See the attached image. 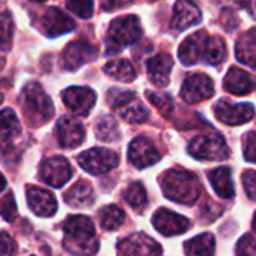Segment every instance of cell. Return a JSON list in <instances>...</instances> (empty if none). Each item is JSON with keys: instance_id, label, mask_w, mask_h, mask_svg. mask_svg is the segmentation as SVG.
<instances>
[{"instance_id": "6da1fadb", "label": "cell", "mask_w": 256, "mask_h": 256, "mask_svg": "<svg viewBox=\"0 0 256 256\" xmlns=\"http://www.w3.org/2000/svg\"><path fill=\"white\" fill-rule=\"evenodd\" d=\"M64 247L77 256L95 254L100 242L94 222L86 216H71L64 222Z\"/></svg>"}, {"instance_id": "7a4b0ae2", "label": "cell", "mask_w": 256, "mask_h": 256, "mask_svg": "<svg viewBox=\"0 0 256 256\" xmlns=\"http://www.w3.org/2000/svg\"><path fill=\"white\" fill-rule=\"evenodd\" d=\"M162 190L164 196L182 205H193L202 192L198 176L188 170L172 169L162 176Z\"/></svg>"}, {"instance_id": "3957f363", "label": "cell", "mask_w": 256, "mask_h": 256, "mask_svg": "<svg viewBox=\"0 0 256 256\" xmlns=\"http://www.w3.org/2000/svg\"><path fill=\"white\" fill-rule=\"evenodd\" d=\"M20 102L24 110V116L32 125H42L53 118V102L40 83L32 82L26 84L22 92Z\"/></svg>"}, {"instance_id": "277c9868", "label": "cell", "mask_w": 256, "mask_h": 256, "mask_svg": "<svg viewBox=\"0 0 256 256\" xmlns=\"http://www.w3.org/2000/svg\"><path fill=\"white\" fill-rule=\"evenodd\" d=\"M142 34V24L136 16H124L110 23L107 38L113 52H118L122 47L138 42Z\"/></svg>"}, {"instance_id": "5b68a950", "label": "cell", "mask_w": 256, "mask_h": 256, "mask_svg": "<svg viewBox=\"0 0 256 256\" xmlns=\"http://www.w3.org/2000/svg\"><path fill=\"white\" fill-rule=\"evenodd\" d=\"M188 154L198 160L218 162L228 158L230 151L220 134H202L190 142Z\"/></svg>"}, {"instance_id": "8992f818", "label": "cell", "mask_w": 256, "mask_h": 256, "mask_svg": "<svg viewBox=\"0 0 256 256\" xmlns=\"http://www.w3.org/2000/svg\"><path fill=\"white\" fill-rule=\"evenodd\" d=\"M108 102L113 108L119 110L122 119L132 124L145 122L150 118L148 108L138 100L136 94L126 90H112L108 94Z\"/></svg>"}, {"instance_id": "52a82bcc", "label": "cell", "mask_w": 256, "mask_h": 256, "mask_svg": "<svg viewBox=\"0 0 256 256\" xmlns=\"http://www.w3.org/2000/svg\"><path fill=\"white\" fill-rule=\"evenodd\" d=\"M77 162L86 172L92 175H101L113 170L119 164V157L116 152L107 148H92L82 152Z\"/></svg>"}, {"instance_id": "ba28073f", "label": "cell", "mask_w": 256, "mask_h": 256, "mask_svg": "<svg viewBox=\"0 0 256 256\" xmlns=\"http://www.w3.org/2000/svg\"><path fill=\"white\" fill-rule=\"evenodd\" d=\"M119 256H160L162 246L144 232H136L118 242Z\"/></svg>"}, {"instance_id": "9c48e42d", "label": "cell", "mask_w": 256, "mask_h": 256, "mask_svg": "<svg viewBox=\"0 0 256 256\" xmlns=\"http://www.w3.org/2000/svg\"><path fill=\"white\" fill-rule=\"evenodd\" d=\"M214 95V83L204 72H194L188 76L181 88V98L186 102L194 104L208 100Z\"/></svg>"}, {"instance_id": "30bf717a", "label": "cell", "mask_w": 256, "mask_h": 256, "mask_svg": "<svg viewBox=\"0 0 256 256\" xmlns=\"http://www.w3.org/2000/svg\"><path fill=\"white\" fill-rule=\"evenodd\" d=\"M72 176L71 164L64 157H52L41 163L40 168V178L46 184L52 187H62L65 186Z\"/></svg>"}, {"instance_id": "8fae6325", "label": "cell", "mask_w": 256, "mask_h": 256, "mask_svg": "<svg viewBox=\"0 0 256 256\" xmlns=\"http://www.w3.org/2000/svg\"><path fill=\"white\" fill-rule=\"evenodd\" d=\"M214 114L226 125H242L254 116V107L248 102L230 104L226 100H220L214 106Z\"/></svg>"}, {"instance_id": "7c38bea8", "label": "cell", "mask_w": 256, "mask_h": 256, "mask_svg": "<svg viewBox=\"0 0 256 256\" xmlns=\"http://www.w3.org/2000/svg\"><path fill=\"white\" fill-rule=\"evenodd\" d=\"M98 50L86 41H74L62 53V66L68 71H76L84 64L95 60Z\"/></svg>"}, {"instance_id": "4fadbf2b", "label": "cell", "mask_w": 256, "mask_h": 256, "mask_svg": "<svg viewBox=\"0 0 256 256\" xmlns=\"http://www.w3.org/2000/svg\"><path fill=\"white\" fill-rule=\"evenodd\" d=\"M62 100L65 106L77 116H86L92 110L96 101V95L90 88L72 86L64 90Z\"/></svg>"}, {"instance_id": "5bb4252c", "label": "cell", "mask_w": 256, "mask_h": 256, "mask_svg": "<svg viewBox=\"0 0 256 256\" xmlns=\"http://www.w3.org/2000/svg\"><path fill=\"white\" fill-rule=\"evenodd\" d=\"M152 224L164 236H174V235L184 234L192 226V223L187 217L176 214L168 208H160L158 211H156V214L152 217Z\"/></svg>"}, {"instance_id": "9a60e30c", "label": "cell", "mask_w": 256, "mask_h": 256, "mask_svg": "<svg viewBox=\"0 0 256 256\" xmlns=\"http://www.w3.org/2000/svg\"><path fill=\"white\" fill-rule=\"evenodd\" d=\"M58 140L62 148H77L86 138L84 126L71 116H64L56 125Z\"/></svg>"}, {"instance_id": "2e32d148", "label": "cell", "mask_w": 256, "mask_h": 256, "mask_svg": "<svg viewBox=\"0 0 256 256\" xmlns=\"http://www.w3.org/2000/svg\"><path fill=\"white\" fill-rule=\"evenodd\" d=\"M128 158L138 169H145L160 162V152L146 138H136L128 148Z\"/></svg>"}, {"instance_id": "e0dca14e", "label": "cell", "mask_w": 256, "mask_h": 256, "mask_svg": "<svg viewBox=\"0 0 256 256\" xmlns=\"http://www.w3.org/2000/svg\"><path fill=\"white\" fill-rule=\"evenodd\" d=\"M202 20V12L193 0H176L174 6V17L170 28L176 32H182L192 26L199 24Z\"/></svg>"}, {"instance_id": "ac0fdd59", "label": "cell", "mask_w": 256, "mask_h": 256, "mask_svg": "<svg viewBox=\"0 0 256 256\" xmlns=\"http://www.w3.org/2000/svg\"><path fill=\"white\" fill-rule=\"evenodd\" d=\"M26 198L30 210L40 217H52L58 211L56 198L41 187L29 186L26 188Z\"/></svg>"}, {"instance_id": "d6986e66", "label": "cell", "mask_w": 256, "mask_h": 256, "mask_svg": "<svg viewBox=\"0 0 256 256\" xmlns=\"http://www.w3.org/2000/svg\"><path fill=\"white\" fill-rule=\"evenodd\" d=\"M208 40V34L200 30L190 36H187L178 50V58L184 65H194L199 60H202L205 42Z\"/></svg>"}, {"instance_id": "ffe728a7", "label": "cell", "mask_w": 256, "mask_h": 256, "mask_svg": "<svg viewBox=\"0 0 256 256\" xmlns=\"http://www.w3.org/2000/svg\"><path fill=\"white\" fill-rule=\"evenodd\" d=\"M223 88L234 95H247L256 89V77L241 68L232 66L224 76Z\"/></svg>"}, {"instance_id": "44dd1931", "label": "cell", "mask_w": 256, "mask_h": 256, "mask_svg": "<svg viewBox=\"0 0 256 256\" xmlns=\"http://www.w3.org/2000/svg\"><path fill=\"white\" fill-rule=\"evenodd\" d=\"M74 28H76V23L59 8L47 10L44 17H42V29L52 38L68 34Z\"/></svg>"}, {"instance_id": "7402d4cb", "label": "cell", "mask_w": 256, "mask_h": 256, "mask_svg": "<svg viewBox=\"0 0 256 256\" xmlns=\"http://www.w3.org/2000/svg\"><path fill=\"white\" fill-rule=\"evenodd\" d=\"M172 66H174V59L168 53H160V54L151 58L146 62V70H148L150 80L158 88L168 86L169 78H170Z\"/></svg>"}, {"instance_id": "603a6c76", "label": "cell", "mask_w": 256, "mask_h": 256, "mask_svg": "<svg viewBox=\"0 0 256 256\" xmlns=\"http://www.w3.org/2000/svg\"><path fill=\"white\" fill-rule=\"evenodd\" d=\"M235 56L238 62L256 70V28L244 32L235 44Z\"/></svg>"}, {"instance_id": "cb8c5ba5", "label": "cell", "mask_w": 256, "mask_h": 256, "mask_svg": "<svg viewBox=\"0 0 256 256\" xmlns=\"http://www.w3.org/2000/svg\"><path fill=\"white\" fill-rule=\"evenodd\" d=\"M65 202L74 208H88L95 202V193L88 181H80L72 186L64 196Z\"/></svg>"}, {"instance_id": "d4e9b609", "label": "cell", "mask_w": 256, "mask_h": 256, "mask_svg": "<svg viewBox=\"0 0 256 256\" xmlns=\"http://www.w3.org/2000/svg\"><path fill=\"white\" fill-rule=\"evenodd\" d=\"M208 180L212 186V190L224 199H232L235 194L232 175L229 168H217L211 172H208Z\"/></svg>"}, {"instance_id": "484cf974", "label": "cell", "mask_w": 256, "mask_h": 256, "mask_svg": "<svg viewBox=\"0 0 256 256\" xmlns=\"http://www.w3.org/2000/svg\"><path fill=\"white\" fill-rule=\"evenodd\" d=\"M184 252L187 256H214L216 238L212 234H200L184 244Z\"/></svg>"}, {"instance_id": "4316f807", "label": "cell", "mask_w": 256, "mask_h": 256, "mask_svg": "<svg viewBox=\"0 0 256 256\" xmlns=\"http://www.w3.org/2000/svg\"><path fill=\"white\" fill-rule=\"evenodd\" d=\"M104 72L108 77L124 83H130L136 78V70L132 65V62L126 59H116L107 62L104 65Z\"/></svg>"}, {"instance_id": "83f0119b", "label": "cell", "mask_w": 256, "mask_h": 256, "mask_svg": "<svg viewBox=\"0 0 256 256\" xmlns=\"http://www.w3.org/2000/svg\"><path fill=\"white\" fill-rule=\"evenodd\" d=\"M22 130L20 120L12 108L0 110V140H10Z\"/></svg>"}, {"instance_id": "f1b7e54d", "label": "cell", "mask_w": 256, "mask_h": 256, "mask_svg": "<svg viewBox=\"0 0 256 256\" xmlns=\"http://www.w3.org/2000/svg\"><path fill=\"white\" fill-rule=\"evenodd\" d=\"M95 133H96V138L100 140H102V142H116L120 138V132H119L118 122L112 116H108V114L101 116L96 120Z\"/></svg>"}, {"instance_id": "f546056e", "label": "cell", "mask_w": 256, "mask_h": 256, "mask_svg": "<svg viewBox=\"0 0 256 256\" xmlns=\"http://www.w3.org/2000/svg\"><path fill=\"white\" fill-rule=\"evenodd\" d=\"M226 58V46L218 36H208L205 42V50L202 60L210 65H218Z\"/></svg>"}, {"instance_id": "4dcf8cb0", "label": "cell", "mask_w": 256, "mask_h": 256, "mask_svg": "<svg viewBox=\"0 0 256 256\" xmlns=\"http://www.w3.org/2000/svg\"><path fill=\"white\" fill-rule=\"evenodd\" d=\"M125 212L116 205H107L100 211V224L106 230L118 229L124 222Z\"/></svg>"}, {"instance_id": "1f68e13d", "label": "cell", "mask_w": 256, "mask_h": 256, "mask_svg": "<svg viewBox=\"0 0 256 256\" xmlns=\"http://www.w3.org/2000/svg\"><path fill=\"white\" fill-rule=\"evenodd\" d=\"M122 198L124 200L130 205L133 210H139L142 206H145V204L148 202V196H146V190L142 186V182H132L124 192H122Z\"/></svg>"}, {"instance_id": "d6a6232c", "label": "cell", "mask_w": 256, "mask_h": 256, "mask_svg": "<svg viewBox=\"0 0 256 256\" xmlns=\"http://www.w3.org/2000/svg\"><path fill=\"white\" fill-rule=\"evenodd\" d=\"M14 22L10 12H0V48L8 50L12 44Z\"/></svg>"}, {"instance_id": "836d02e7", "label": "cell", "mask_w": 256, "mask_h": 256, "mask_svg": "<svg viewBox=\"0 0 256 256\" xmlns=\"http://www.w3.org/2000/svg\"><path fill=\"white\" fill-rule=\"evenodd\" d=\"M66 8L78 18L89 20L94 16V0H66Z\"/></svg>"}, {"instance_id": "e575fe53", "label": "cell", "mask_w": 256, "mask_h": 256, "mask_svg": "<svg viewBox=\"0 0 256 256\" xmlns=\"http://www.w3.org/2000/svg\"><path fill=\"white\" fill-rule=\"evenodd\" d=\"M0 216H2L6 222L12 223L18 212H17V205H16V199H14V194L10 192L5 194V198L0 200Z\"/></svg>"}, {"instance_id": "d590c367", "label": "cell", "mask_w": 256, "mask_h": 256, "mask_svg": "<svg viewBox=\"0 0 256 256\" xmlns=\"http://www.w3.org/2000/svg\"><path fill=\"white\" fill-rule=\"evenodd\" d=\"M148 100L151 104H154L163 114H169L174 108V101L169 95L166 94H157V92H148L146 94Z\"/></svg>"}, {"instance_id": "8d00e7d4", "label": "cell", "mask_w": 256, "mask_h": 256, "mask_svg": "<svg viewBox=\"0 0 256 256\" xmlns=\"http://www.w3.org/2000/svg\"><path fill=\"white\" fill-rule=\"evenodd\" d=\"M236 256H256V238L252 235H242L236 242Z\"/></svg>"}, {"instance_id": "74e56055", "label": "cell", "mask_w": 256, "mask_h": 256, "mask_svg": "<svg viewBox=\"0 0 256 256\" xmlns=\"http://www.w3.org/2000/svg\"><path fill=\"white\" fill-rule=\"evenodd\" d=\"M242 154L247 162L256 163V132H250L242 138Z\"/></svg>"}, {"instance_id": "f35d334b", "label": "cell", "mask_w": 256, "mask_h": 256, "mask_svg": "<svg viewBox=\"0 0 256 256\" xmlns=\"http://www.w3.org/2000/svg\"><path fill=\"white\" fill-rule=\"evenodd\" d=\"M242 188L247 194V198L253 202H256V172L254 170H244L241 175Z\"/></svg>"}, {"instance_id": "ab89813d", "label": "cell", "mask_w": 256, "mask_h": 256, "mask_svg": "<svg viewBox=\"0 0 256 256\" xmlns=\"http://www.w3.org/2000/svg\"><path fill=\"white\" fill-rule=\"evenodd\" d=\"M14 250H16L14 240L6 232H0V256H12Z\"/></svg>"}, {"instance_id": "60d3db41", "label": "cell", "mask_w": 256, "mask_h": 256, "mask_svg": "<svg viewBox=\"0 0 256 256\" xmlns=\"http://www.w3.org/2000/svg\"><path fill=\"white\" fill-rule=\"evenodd\" d=\"M133 2H134V0H106V2L102 4V8L106 11H114V10L128 6L130 4H133Z\"/></svg>"}, {"instance_id": "b9f144b4", "label": "cell", "mask_w": 256, "mask_h": 256, "mask_svg": "<svg viewBox=\"0 0 256 256\" xmlns=\"http://www.w3.org/2000/svg\"><path fill=\"white\" fill-rule=\"evenodd\" d=\"M5 187H6V180L2 174H0V193L5 190Z\"/></svg>"}, {"instance_id": "7bdbcfd3", "label": "cell", "mask_w": 256, "mask_h": 256, "mask_svg": "<svg viewBox=\"0 0 256 256\" xmlns=\"http://www.w3.org/2000/svg\"><path fill=\"white\" fill-rule=\"evenodd\" d=\"M229 2H232V4H236V5H244L247 0H229Z\"/></svg>"}, {"instance_id": "ee69618b", "label": "cell", "mask_w": 256, "mask_h": 256, "mask_svg": "<svg viewBox=\"0 0 256 256\" xmlns=\"http://www.w3.org/2000/svg\"><path fill=\"white\" fill-rule=\"evenodd\" d=\"M252 226H253V230L256 232V212H254V216H253V222H252Z\"/></svg>"}, {"instance_id": "f6af8a7d", "label": "cell", "mask_w": 256, "mask_h": 256, "mask_svg": "<svg viewBox=\"0 0 256 256\" xmlns=\"http://www.w3.org/2000/svg\"><path fill=\"white\" fill-rule=\"evenodd\" d=\"M4 102V95H2V92H0V104Z\"/></svg>"}, {"instance_id": "bcb514c9", "label": "cell", "mask_w": 256, "mask_h": 256, "mask_svg": "<svg viewBox=\"0 0 256 256\" xmlns=\"http://www.w3.org/2000/svg\"><path fill=\"white\" fill-rule=\"evenodd\" d=\"M38 2H46V0H38Z\"/></svg>"}]
</instances>
